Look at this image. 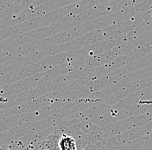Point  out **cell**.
Instances as JSON below:
<instances>
[{
    "instance_id": "obj_1",
    "label": "cell",
    "mask_w": 152,
    "mask_h": 150,
    "mask_svg": "<svg viewBox=\"0 0 152 150\" xmlns=\"http://www.w3.org/2000/svg\"><path fill=\"white\" fill-rule=\"evenodd\" d=\"M75 136L77 150H107L103 133L94 124L87 122H66Z\"/></svg>"
},
{
    "instance_id": "obj_3",
    "label": "cell",
    "mask_w": 152,
    "mask_h": 150,
    "mask_svg": "<svg viewBox=\"0 0 152 150\" xmlns=\"http://www.w3.org/2000/svg\"><path fill=\"white\" fill-rule=\"evenodd\" d=\"M59 138H60V130L57 128L53 133L48 135L47 138L41 144V147L38 150H60L58 145Z\"/></svg>"
},
{
    "instance_id": "obj_4",
    "label": "cell",
    "mask_w": 152,
    "mask_h": 150,
    "mask_svg": "<svg viewBox=\"0 0 152 150\" xmlns=\"http://www.w3.org/2000/svg\"><path fill=\"white\" fill-rule=\"evenodd\" d=\"M151 17H152V5H151Z\"/></svg>"
},
{
    "instance_id": "obj_2",
    "label": "cell",
    "mask_w": 152,
    "mask_h": 150,
    "mask_svg": "<svg viewBox=\"0 0 152 150\" xmlns=\"http://www.w3.org/2000/svg\"><path fill=\"white\" fill-rule=\"evenodd\" d=\"M60 130L59 138V149L60 150H77L78 145L75 136L69 130L66 122H63L58 127Z\"/></svg>"
}]
</instances>
